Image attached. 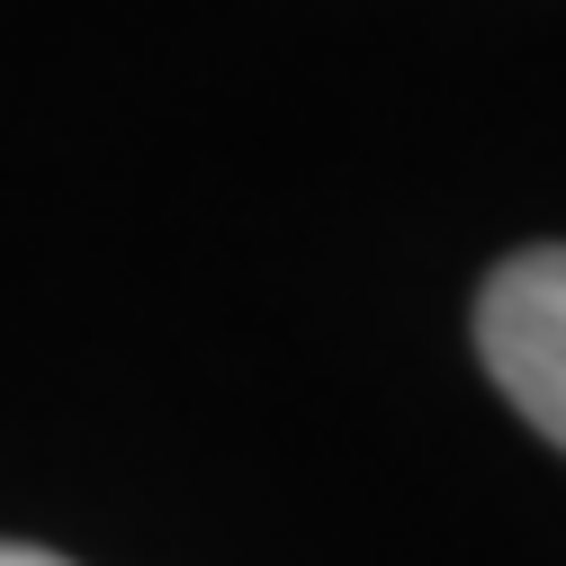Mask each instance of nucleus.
Listing matches in <instances>:
<instances>
[{"label":"nucleus","mask_w":566,"mask_h":566,"mask_svg":"<svg viewBox=\"0 0 566 566\" xmlns=\"http://www.w3.org/2000/svg\"><path fill=\"white\" fill-rule=\"evenodd\" d=\"M0 566H73V557H45V548H19V539H0Z\"/></svg>","instance_id":"2"},{"label":"nucleus","mask_w":566,"mask_h":566,"mask_svg":"<svg viewBox=\"0 0 566 566\" xmlns=\"http://www.w3.org/2000/svg\"><path fill=\"white\" fill-rule=\"evenodd\" d=\"M476 350H485V378L513 396V413L566 450V243L513 252L485 279Z\"/></svg>","instance_id":"1"}]
</instances>
